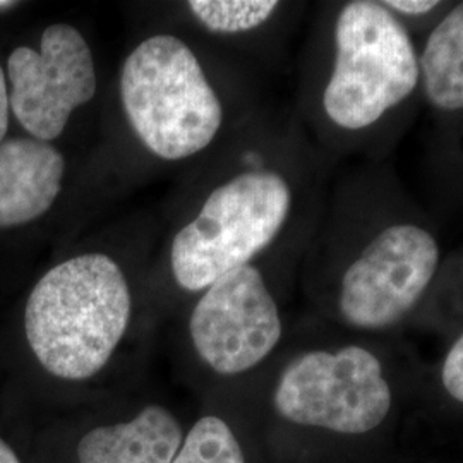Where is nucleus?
<instances>
[{
	"instance_id": "f257e3e1",
	"label": "nucleus",
	"mask_w": 463,
	"mask_h": 463,
	"mask_svg": "<svg viewBox=\"0 0 463 463\" xmlns=\"http://www.w3.org/2000/svg\"><path fill=\"white\" fill-rule=\"evenodd\" d=\"M131 292L116 261L81 254L34 285L24 313L28 344L55 378H93L110 361L131 319Z\"/></svg>"
},
{
	"instance_id": "f03ea898",
	"label": "nucleus",
	"mask_w": 463,
	"mask_h": 463,
	"mask_svg": "<svg viewBox=\"0 0 463 463\" xmlns=\"http://www.w3.org/2000/svg\"><path fill=\"white\" fill-rule=\"evenodd\" d=\"M120 99L145 146L164 160H183L206 148L223 110L196 55L179 38L156 34L126 59Z\"/></svg>"
},
{
	"instance_id": "7ed1b4c3",
	"label": "nucleus",
	"mask_w": 463,
	"mask_h": 463,
	"mask_svg": "<svg viewBox=\"0 0 463 463\" xmlns=\"http://www.w3.org/2000/svg\"><path fill=\"white\" fill-rule=\"evenodd\" d=\"M335 47L323 107L336 126L369 128L414 93L420 76L414 43L383 4H347L336 19Z\"/></svg>"
},
{
	"instance_id": "20e7f679",
	"label": "nucleus",
	"mask_w": 463,
	"mask_h": 463,
	"mask_svg": "<svg viewBox=\"0 0 463 463\" xmlns=\"http://www.w3.org/2000/svg\"><path fill=\"white\" fill-rule=\"evenodd\" d=\"M292 194L275 172H248L222 184L172 242L175 281L199 292L268 248L281 231Z\"/></svg>"
},
{
	"instance_id": "39448f33",
	"label": "nucleus",
	"mask_w": 463,
	"mask_h": 463,
	"mask_svg": "<svg viewBox=\"0 0 463 463\" xmlns=\"http://www.w3.org/2000/svg\"><path fill=\"white\" fill-rule=\"evenodd\" d=\"M273 400L287 420L340 434L371 432L392 411L380 361L357 345L298 355L283 369Z\"/></svg>"
},
{
	"instance_id": "423d86ee",
	"label": "nucleus",
	"mask_w": 463,
	"mask_h": 463,
	"mask_svg": "<svg viewBox=\"0 0 463 463\" xmlns=\"http://www.w3.org/2000/svg\"><path fill=\"white\" fill-rule=\"evenodd\" d=\"M438 263L439 248L430 232L412 223L388 227L348 266L340 313L361 330L397 325L430 287Z\"/></svg>"
},
{
	"instance_id": "0eeeda50",
	"label": "nucleus",
	"mask_w": 463,
	"mask_h": 463,
	"mask_svg": "<svg viewBox=\"0 0 463 463\" xmlns=\"http://www.w3.org/2000/svg\"><path fill=\"white\" fill-rule=\"evenodd\" d=\"M9 101L19 124L40 141L64 133L69 117L97 93V71L83 34L52 24L40 50L17 47L7 61Z\"/></svg>"
},
{
	"instance_id": "6e6552de",
	"label": "nucleus",
	"mask_w": 463,
	"mask_h": 463,
	"mask_svg": "<svg viewBox=\"0 0 463 463\" xmlns=\"http://www.w3.org/2000/svg\"><path fill=\"white\" fill-rule=\"evenodd\" d=\"M189 333L199 357L218 374H241L266 359L280 342L281 319L260 269L242 266L210 285Z\"/></svg>"
},
{
	"instance_id": "1a4fd4ad",
	"label": "nucleus",
	"mask_w": 463,
	"mask_h": 463,
	"mask_svg": "<svg viewBox=\"0 0 463 463\" xmlns=\"http://www.w3.org/2000/svg\"><path fill=\"white\" fill-rule=\"evenodd\" d=\"M66 162L59 149L34 137L0 145V229L45 215L62 189Z\"/></svg>"
},
{
	"instance_id": "9d476101",
	"label": "nucleus",
	"mask_w": 463,
	"mask_h": 463,
	"mask_svg": "<svg viewBox=\"0 0 463 463\" xmlns=\"http://www.w3.org/2000/svg\"><path fill=\"white\" fill-rule=\"evenodd\" d=\"M184 432L165 407L148 405L126 422L99 426L80 439V463H172Z\"/></svg>"
},
{
	"instance_id": "9b49d317",
	"label": "nucleus",
	"mask_w": 463,
	"mask_h": 463,
	"mask_svg": "<svg viewBox=\"0 0 463 463\" xmlns=\"http://www.w3.org/2000/svg\"><path fill=\"white\" fill-rule=\"evenodd\" d=\"M430 103L447 112L463 109V2L430 34L419 62Z\"/></svg>"
},
{
	"instance_id": "f8f14e48",
	"label": "nucleus",
	"mask_w": 463,
	"mask_h": 463,
	"mask_svg": "<svg viewBox=\"0 0 463 463\" xmlns=\"http://www.w3.org/2000/svg\"><path fill=\"white\" fill-rule=\"evenodd\" d=\"M172 463H246V457L231 426L206 415L185 434Z\"/></svg>"
},
{
	"instance_id": "ddd939ff",
	"label": "nucleus",
	"mask_w": 463,
	"mask_h": 463,
	"mask_svg": "<svg viewBox=\"0 0 463 463\" xmlns=\"http://www.w3.org/2000/svg\"><path fill=\"white\" fill-rule=\"evenodd\" d=\"M189 11L215 33H241L266 23L277 11L273 0H191Z\"/></svg>"
},
{
	"instance_id": "4468645a",
	"label": "nucleus",
	"mask_w": 463,
	"mask_h": 463,
	"mask_svg": "<svg viewBox=\"0 0 463 463\" xmlns=\"http://www.w3.org/2000/svg\"><path fill=\"white\" fill-rule=\"evenodd\" d=\"M441 380L448 395L463 403V335L448 352Z\"/></svg>"
},
{
	"instance_id": "2eb2a0df",
	"label": "nucleus",
	"mask_w": 463,
	"mask_h": 463,
	"mask_svg": "<svg viewBox=\"0 0 463 463\" xmlns=\"http://www.w3.org/2000/svg\"><path fill=\"white\" fill-rule=\"evenodd\" d=\"M386 9H393L405 16H422L428 14L434 7L439 5V2L434 0H390L383 2Z\"/></svg>"
},
{
	"instance_id": "dca6fc26",
	"label": "nucleus",
	"mask_w": 463,
	"mask_h": 463,
	"mask_svg": "<svg viewBox=\"0 0 463 463\" xmlns=\"http://www.w3.org/2000/svg\"><path fill=\"white\" fill-rule=\"evenodd\" d=\"M9 93H7V84H5V74L4 69L0 66V145L4 143V137L9 128Z\"/></svg>"
},
{
	"instance_id": "f3484780",
	"label": "nucleus",
	"mask_w": 463,
	"mask_h": 463,
	"mask_svg": "<svg viewBox=\"0 0 463 463\" xmlns=\"http://www.w3.org/2000/svg\"><path fill=\"white\" fill-rule=\"evenodd\" d=\"M0 463H21L14 449L9 447L4 439H0Z\"/></svg>"
},
{
	"instance_id": "a211bd4d",
	"label": "nucleus",
	"mask_w": 463,
	"mask_h": 463,
	"mask_svg": "<svg viewBox=\"0 0 463 463\" xmlns=\"http://www.w3.org/2000/svg\"><path fill=\"white\" fill-rule=\"evenodd\" d=\"M17 2H9V0H0V13L4 11H9L13 7H16Z\"/></svg>"
}]
</instances>
